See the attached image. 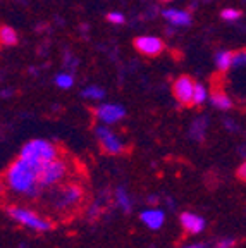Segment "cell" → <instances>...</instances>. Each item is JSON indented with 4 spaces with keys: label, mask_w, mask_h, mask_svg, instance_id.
I'll use <instances>...</instances> for the list:
<instances>
[{
    "label": "cell",
    "mask_w": 246,
    "mask_h": 248,
    "mask_svg": "<svg viewBox=\"0 0 246 248\" xmlns=\"http://www.w3.org/2000/svg\"><path fill=\"white\" fill-rule=\"evenodd\" d=\"M43 166L31 162L23 157H17L7 167L2 185L5 190L15 198L24 202H38L45 195V190L40 186L38 174Z\"/></svg>",
    "instance_id": "obj_1"
},
{
    "label": "cell",
    "mask_w": 246,
    "mask_h": 248,
    "mask_svg": "<svg viewBox=\"0 0 246 248\" xmlns=\"http://www.w3.org/2000/svg\"><path fill=\"white\" fill-rule=\"evenodd\" d=\"M46 205L52 212L67 214L76 210L85 200V188L77 181H64L45 191Z\"/></svg>",
    "instance_id": "obj_2"
},
{
    "label": "cell",
    "mask_w": 246,
    "mask_h": 248,
    "mask_svg": "<svg viewBox=\"0 0 246 248\" xmlns=\"http://www.w3.org/2000/svg\"><path fill=\"white\" fill-rule=\"evenodd\" d=\"M7 214L11 216V219H14L17 224L24 226L28 229H33V231L38 232H46L52 229V222L48 219H45L43 216L36 214L35 210L23 203H17V205H9Z\"/></svg>",
    "instance_id": "obj_3"
},
{
    "label": "cell",
    "mask_w": 246,
    "mask_h": 248,
    "mask_svg": "<svg viewBox=\"0 0 246 248\" xmlns=\"http://www.w3.org/2000/svg\"><path fill=\"white\" fill-rule=\"evenodd\" d=\"M19 157L31 160L35 164H40V166H45L46 162L61 157V152H59L57 145L50 143L46 140H31L21 148Z\"/></svg>",
    "instance_id": "obj_4"
},
{
    "label": "cell",
    "mask_w": 246,
    "mask_h": 248,
    "mask_svg": "<svg viewBox=\"0 0 246 248\" xmlns=\"http://www.w3.org/2000/svg\"><path fill=\"white\" fill-rule=\"evenodd\" d=\"M71 176V167L69 162L64 159V157H57V159L46 162L45 166L42 167L38 174V181L40 186L43 190H50L54 186L61 185V183L67 181V178Z\"/></svg>",
    "instance_id": "obj_5"
},
{
    "label": "cell",
    "mask_w": 246,
    "mask_h": 248,
    "mask_svg": "<svg viewBox=\"0 0 246 248\" xmlns=\"http://www.w3.org/2000/svg\"><path fill=\"white\" fill-rule=\"evenodd\" d=\"M95 133H96V138H98V141H100L105 154L121 155L124 152V141L116 135V133L112 131L110 128H107V124L96 126Z\"/></svg>",
    "instance_id": "obj_6"
},
{
    "label": "cell",
    "mask_w": 246,
    "mask_h": 248,
    "mask_svg": "<svg viewBox=\"0 0 246 248\" xmlns=\"http://www.w3.org/2000/svg\"><path fill=\"white\" fill-rule=\"evenodd\" d=\"M196 81L191 76H179L176 81L172 83V93L174 98L184 107H193V93H195Z\"/></svg>",
    "instance_id": "obj_7"
},
{
    "label": "cell",
    "mask_w": 246,
    "mask_h": 248,
    "mask_svg": "<svg viewBox=\"0 0 246 248\" xmlns=\"http://www.w3.org/2000/svg\"><path fill=\"white\" fill-rule=\"evenodd\" d=\"M133 45L145 57H157L164 50V42L157 36H138L135 38Z\"/></svg>",
    "instance_id": "obj_8"
},
{
    "label": "cell",
    "mask_w": 246,
    "mask_h": 248,
    "mask_svg": "<svg viewBox=\"0 0 246 248\" xmlns=\"http://www.w3.org/2000/svg\"><path fill=\"white\" fill-rule=\"evenodd\" d=\"M95 116L98 121H102L104 124L110 126V124H116L126 116V110L124 107L117 104H102L100 107H96L95 110Z\"/></svg>",
    "instance_id": "obj_9"
},
{
    "label": "cell",
    "mask_w": 246,
    "mask_h": 248,
    "mask_svg": "<svg viewBox=\"0 0 246 248\" xmlns=\"http://www.w3.org/2000/svg\"><path fill=\"white\" fill-rule=\"evenodd\" d=\"M179 221H181L183 229L188 234H200L207 228V222H205L203 217H200L198 214H193V212H183L179 216Z\"/></svg>",
    "instance_id": "obj_10"
},
{
    "label": "cell",
    "mask_w": 246,
    "mask_h": 248,
    "mask_svg": "<svg viewBox=\"0 0 246 248\" xmlns=\"http://www.w3.org/2000/svg\"><path fill=\"white\" fill-rule=\"evenodd\" d=\"M139 219L141 222L146 226L148 229H160L166 222V212L162 209H157V207H150V209H145L141 214H139Z\"/></svg>",
    "instance_id": "obj_11"
},
{
    "label": "cell",
    "mask_w": 246,
    "mask_h": 248,
    "mask_svg": "<svg viewBox=\"0 0 246 248\" xmlns=\"http://www.w3.org/2000/svg\"><path fill=\"white\" fill-rule=\"evenodd\" d=\"M162 16L169 21L172 26H189L191 24V16L186 11H179V9H166L162 12Z\"/></svg>",
    "instance_id": "obj_12"
},
{
    "label": "cell",
    "mask_w": 246,
    "mask_h": 248,
    "mask_svg": "<svg viewBox=\"0 0 246 248\" xmlns=\"http://www.w3.org/2000/svg\"><path fill=\"white\" fill-rule=\"evenodd\" d=\"M210 104L214 105L215 108H219V110H229V108L232 107V100H231V98L227 97L222 90H217V88L212 92Z\"/></svg>",
    "instance_id": "obj_13"
},
{
    "label": "cell",
    "mask_w": 246,
    "mask_h": 248,
    "mask_svg": "<svg viewBox=\"0 0 246 248\" xmlns=\"http://www.w3.org/2000/svg\"><path fill=\"white\" fill-rule=\"evenodd\" d=\"M208 119L207 117H198L195 123L191 124V129H189V136H191L195 141H203L205 133H207Z\"/></svg>",
    "instance_id": "obj_14"
},
{
    "label": "cell",
    "mask_w": 246,
    "mask_h": 248,
    "mask_svg": "<svg viewBox=\"0 0 246 248\" xmlns=\"http://www.w3.org/2000/svg\"><path fill=\"white\" fill-rule=\"evenodd\" d=\"M116 203L119 209H123L126 214H129L131 210H133V200H131L129 193H127V190L124 188V186H119L116 190Z\"/></svg>",
    "instance_id": "obj_15"
},
{
    "label": "cell",
    "mask_w": 246,
    "mask_h": 248,
    "mask_svg": "<svg viewBox=\"0 0 246 248\" xmlns=\"http://www.w3.org/2000/svg\"><path fill=\"white\" fill-rule=\"evenodd\" d=\"M232 57H234V52H229V50H222L217 54L215 57V64H217V69L220 73H226L232 67Z\"/></svg>",
    "instance_id": "obj_16"
},
{
    "label": "cell",
    "mask_w": 246,
    "mask_h": 248,
    "mask_svg": "<svg viewBox=\"0 0 246 248\" xmlns=\"http://www.w3.org/2000/svg\"><path fill=\"white\" fill-rule=\"evenodd\" d=\"M17 43V33L11 26H0V45L2 46H12Z\"/></svg>",
    "instance_id": "obj_17"
},
{
    "label": "cell",
    "mask_w": 246,
    "mask_h": 248,
    "mask_svg": "<svg viewBox=\"0 0 246 248\" xmlns=\"http://www.w3.org/2000/svg\"><path fill=\"white\" fill-rule=\"evenodd\" d=\"M81 95L85 98H90V100H102L105 97V92L100 88V86H86Z\"/></svg>",
    "instance_id": "obj_18"
},
{
    "label": "cell",
    "mask_w": 246,
    "mask_h": 248,
    "mask_svg": "<svg viewBox=\"0 0 246 248\" xmlns=\"http://www.w3.org/2000/svg\"><path fill=\"white\" fill-rule=\"evenodd\" d=\"M208 98V93H207V88L200 83H196L195 86V93H193V105L198 107V105L205 104V100Z\"/></svg>",
    "instance_id": "obj_19"
},
{
    "label": "cell",
    "mask_w": 246,
    "mask_h": 248,
    "mask_svg": "<svg viewBox=\"0 0 246 248\" xmlns=\"http://www.w3.org/2000/svg\"><path fill=\"white\" fill-rule=\"evenodd\" d=\"M55 85H57L59 88H62V90L71 88V86L74 85V78H73V74H69V73L57 74V76H55Z\"/></svg>",
    "instance_id": "obj_20"
},
{
    "label": "cell",
    "mask_w": 246,
    "mask_h": 248,
    "mask_svg": "<svg viewBox=\"0 0 246 248\" xmlns=\"http://www.w3.org/2000/svg\"><path fill=\"white\" fill-rule=\"evenodd\" d=\"M220 16H222V19H226V21H236L241 17V12L236 11V9H224Z\"/></svg>",
    "instance_id": "obj_21"
},
{
    "label": "cell",
    "mask_w": 246,
    "mask_h": 248,
    "mask_svg": "<svg viewBox=\"0 0 246 248\" xmlns=\"http://www.w3.org/2000/svg\"><path fill=\"white\" fill-rule=\"evenodd\" d=\"M236 241L234 238H224V240H219L212 248H234Z\"/></svg>",
    "instance_id": "obj_22"
},
{
    "label": "cell",
    "mask_w": 246,
    "mask_h": 248,
    "mask_svg": "<svg viewBox=\"0 0 246 248\" xmlns=\"http://www.w3.org/2000/svg\"><path fill=\"white\" fill-rule=\"evenodd\" d=\"M107 21H108V23H112V24H123L126 19H124V16L119 14V12H108Z\"/></svg>",
    "instance_id": "obj_23"
},
{
    "label": "cell",
    "mask_w": 246,
    "mask_h": 248,
    "mask_svg": "<svg viewBox=\"0 0 246 248\" xmlns=\"http://www.w3.org/2000/svg\"><path fill=\"white\" fill-rule=\"evenodd\" d=\"M236 174H238V178L241 179V181H246V160L241 164V166L238 167V170H236Z\"/></svg>",
    "instance_id": "obj_24"
},
{
    "label": "cell",
    "mask_w": 246,
    "mask_h": 248,
    "mask_svg": "<svg viewBox=\"0 0 246 248\" xmlns=\"http://www.w3.org/2000/svg\"><path fill=\"white\" fill-rule=\"evenodd\" d=\"M0 95H2V97H11L12 92L11 90H4V92H0Z\"/></svg>",
    "instance_id": "obj_25"
},
{
    "label": "cell",
    "mask_w": 246,
    "mask_h": 248,
    "mask_svg": "<svg viewBox=\"0 0 246 248\" xmlns=\"http://www.w3.org/2000/svg\"><path fill=\"white\" fill-rule=\"evenodd\" d=\"M160 2H172V0H160Z\"/></svg>",
    "instance_id": "obj_26"
}]
</instances>
